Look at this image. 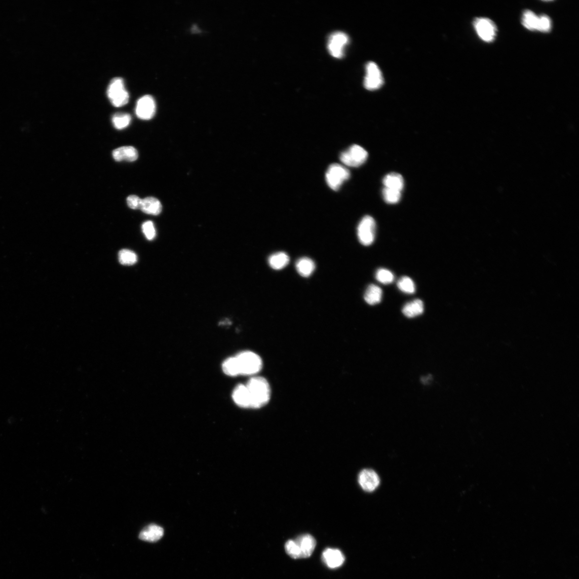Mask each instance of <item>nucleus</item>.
Wrapping results in <instances>:
<instances>
[{
  "mask_svg": "<svg viewBox=\"0 0 579 579\" xmlns=\"http://www.w3.org/2000/svg\"><path fill=\"white\" fill-rule=\"evenodd\" d=\"M164 535V529L157 525H150L146 527L140 533L139 538L142 540L149 542H155Z\"/></svg>",
  "mask_w": 579,
  "mask_h": 579,
  "instance_id": "15",
  "label": "nucleus"
},
{
  "mask_svg": "<svg viewBox=\"0 0 579 579\" xmlns=\"http://www.w3.org/2000/svg\"><path fill=\"white\" fill-rule=\"evenodd\" d=\"M358 482L364 491L372 492L379 486L380 479L377 473L371 469H364L360 472Z\"/></svg>",
  "mask_w": 579,
  "mask_h": 579,
  "instance_id": "11",
  "label": "nucleus"
},
{
  "mask_svg": "<svg viewBox=\"0 0 579 579\" xmlns=\"http://www.w3.org/2000/svg\"><path fill=\"white\" fill-rule=\"evenodd\" d=\"M322 559L331 569L340 567L345 562V556L339 550L327 549L322 553Z\"/></svg>",
  "mask_w": 579,
  "mask_h": 579,
  "instance_id": "14",
  "label": "nucleus"
},
{
  "mask_svg": "<svg viewBox=\"0 0 579 579\" xmlns=\"http://www.w3.org/2000/svg\"><path fill=\"white\" fill-rule=\"evenodd\" d=\"M300 548L301 558H308L312 555L316 546V540L309 534H304L298 537L295 540Z\"/></svg>",
  "mask_w": 579,
  "mask_h": 579,
  "instance_id": "12",
  "label": "nucleus"
},
{
  "mask_svg": "<svg viewBox=\"0 0 579 579\" xmlns=\"http://www.w3.org/2000/svg\"><path fill=\"white\" fill-rule=\"evenodd\" d=\"M348 42V37L345 33L336 32L329 37L328 49L333 57L341 59L344 56L345 49Z\"/></svg>",
  "mask_w": 579,
  "mask_h": 579,
  "instance_id": "7",
  "label": "nucleus"
},
{
  "mask_svg": "<svg viewBox=\"0 0 579 579\" xmlns=\"http://www.w3.org/2000/svg\"><path fill=\"white\" fill-rule=\"evenodd\" d=\"M539 17L531 10H527L523 14L522 23L527 29L537 31Z\"/></svg>",
  "mask_w": 579,
  "mask_h": 579,
  "instance_id": "24",
  "label": "nucleus"
},
{
  "mask_svg": "<svg viewBox=\"0 0 579 579\" xmlns=\"http://www.w3.org/2000/svg\"><path fill=\"white\" fill-rule=\"evenodd\" d=\"M135 112L137 116L142 120H150L155 112V104L154 98L149 95L141 97L137 102Z\"/></svg>",
  "mask_w": 579,
  "mask_h": 579,
  "instance_id": "10",
  "label": "nucleus"
},
{
  "mask_svg": "<svg viewBox=\"0 0 579 579\" xmlns=\"http://www.w3.org/2000/svg\"><path fill=\"white\" fill-rule=\"evenodd\" d=\"M108 96L115 107H122L128 103L129 93L121 78L117 77L112 80L108 88Z\"/></svg>",
  "mask_w": 579,
  "mask_h": 579,
  "instance_id": "3",
  "label": "nucleus"
},
{
  "mask_svg": "<svg viewBox=\"0 0 579 579\" xmlns=\"http://www.w3.org/2000/svg\"><path fill=\"white\" fill-rule=\"evenodd\" d=\"M114 159L117 161H134L138 158V153L136 149L131 146L122 147L115 149L112 153Z\"/></svg>",
  "mask_w": 579,
  "mask_h": 579,
  "instance_id": "16",
  "label": "nucleus"
},
{
  "mask_svg": "<svg viewBox=\"0 0 579 579\" xmlns=\"http://www.w3.org/2000/svg\"><path fill=\"white\" fill-rule=\"evenodd\" d=\"M250 394L251 408H262L270 399L271 389L267 380L261 377H255L249 380L246 385Z\"/></svg>",
  "mask_w": 579,
  "mask_h": 579,
  "instance_id": "1",
  "label": "nucleus"
},
{
  "mask_svg": "<svg viewBox=\"0 0 579 579\" xmlns=\"http://www.w3.org/2000/svg\"><path fill=\"white\" fill-rule=\"evenodd\" d=\"M376 223L370 216H365L360 222L357 228L359 242L364 246L371 245L375 240Z\"/></svg>",
  "mask_w": 579,
  "mask_h": 579,
  "instance_id": "6",
  "label": "nucleus"
},
{
  "mask_svg": "<svg viewBox=\"0 0 579 579\" xmlns=\"http://www.w3.org/2000/svg\"><path fill=\"white\" fill-rule=\"evenodd\" d=\"M385 188L395 190L402 192L404 188V179L401 174L391 173L386 175L383 179Z\"/></svg>",
  "mask_w": 579,
  "mask_h": 579,
  "instance_id": "19",
  "label": "nucleus"
},
{
  "mask_svg": "<svg viewBox=\"0 0 579 579\" xmlns=\"http://www.w3.org/2000/svg\"><path fill=\"white\" fill-rule=\"evenodd\" d=\"M551 27V21L548 16L544 15L539 17L537 31L541 33H549Z\"/></svg>",
  "mask_w": 579,
  "mask_h": 579,
  "instance_id": "31",
  "label": "nucleus"
},
{
  "mask_svg": "<svg viewBox=\"0 0 579 579\" xmlns=\"http://www.w3.org/2000/svg\"><path fill=\"white\" fill-rule=\"evenodd\" d=\"M350 177V172L346 167L339 164L330 165L326 174V182L329 188L339 190L341 186Z\"/></svg>",
  "mask_w": 579,
  "mask_h": 579,
  "instance_id": "4",
  "label": "nucleus"
},
{
  "mask_svg": "<svg viewBox=\"0 0 579 579\" xmlns=\"http://www.w3.org/2000/svg\"><path fill=\"white\" fill-rule=\"evenodd\" d=\"M383 291L379 286L371 284L366 290L364 299L365 302L371 305H374L381 302Z\"/></svg>",
  "mask_w": 579,
  "mask_h": 579,
  "instance_id": "21",
  "label": "nucleus"
},
{
  "mask_svg": "<svg viewBox=\"0 0 579 579\" xmlns=\"http://www.w3.org/2000/svg\"><path fill=\"white\" fill-rule=\"evenodd\" d=\"M383 195L386 202L395 204L399 202L401 198V192L395 190L384 188Z\"/></svg>",
  "mask_w": 579,
  "mask_h": 579,
  "instance_id": "28",
  "label": "nucleus"
},
{
  "mask_svg": "<svg viewBox=\"0 0 579 579\" xmlns=\"http://www.w3.org/2000/svg\"><path fill=\"white\" fill-rule=\"evenodd\" d=\"M383 83L382 73L379 67L375 62H369L366 66L365 88L369 90H377L381 88Z\"/></svg>",
  "mask_w": 579,
  "mask_h": 579,
  "instance_id": "8",
  "label": "nucleus"
},
{
  "mask_svg": "<svg viewBox=\"0 0 579 579\" xmlns=\"http://www.w3.org/2000/svg\"><path fill=\"white\" fill-rule=\"evenodd\" d=\"M131 120V116L126 114H116L112 117V122L115 128L117 129L127 127Z\"/></svg>",
  "mask_w": 579,
  "mask_h": 579,
  "instance_id": "26",
  "label": "nucleus"
},
{
  "mask_svg": "<svg viewBox=\"0 0 579 579\" xmlns=\"http://www.w3.org/2000/svg\"><path fill=\"white\" fill-rule=\"evenodd\" d=\"M376 278L378 281L384 284H390L394 280L393 273L384 269H379L377 271Z\"/></svg>",
  "mask_w": 579,
  "mask_h": 579,
  "instance_id": "29",
  "label": "nucleus"
},
{
  "mask_svg": "<svg viewBox=\"0 0 579 579\" xmlns=\"http://www.w3.org/2000/svg\"><path fill=\"white\" fill-rule=\"evenodd\" d=\"M232 398L238 407L242 408H251L250 396L246 385L239 384L236 386L233 391Z\"/></svg>",
  "mask_w": 579,
  "mask_h": 579,
  "instance_id": "13",
  "label": "nucleus"
},
{
  "mask_svg": "<svg viewBox=\"0 0 579 579\" xmlns=\"http://www.w3.org/2000/svg\"><path fill=\"white\" fill-rule=\"evenodd\" d=\"M424 310L423 302L420 300H415L404 305L402 312L406 316L412 318L423 314Z\"/></svg>",
  "mask_w": 579,
  "mask_h": 579,
  "instance_id": "18",
  "label": "nucleus"
},
{
  "mask_svg": "<svg viewBox=\"0 0 579 579\" xmlns=\"http://www.w3.org/2000/svg\"><path fill=\"white\" fill-rule=\"evenodd\" d=\"M119 261L122 265H133L138 261V257L133 251L128 250H122L119 253Z\"/></svg>",
  "mask_w": 579,
  "mask_h": 579,
  "instance_id": "27",
  "label": "nucleus"
},
{
  "mask_svg": "<svg viewBox=\"0 0 579 579\" xmlns=\"http://www.w3.org/2000/svg\"><path fill=\"white\" fill-rule=\"evenodd\" d=\"M289 262V257L284 252L273 254L269 259L270 266L273 270H281L284 269Z\"/></svg>",
  "mask_w": 579,
  "mask_h": 579,
  "instance_id": "22",
  "label": "nucleus"
},
{
  "mask_svg": "<svg viewBox=\"0 0 579 579\" xmlns=\"http://www.w3.org/2000/svg\"><path fill=\"white\" fill-rule=\"evenodd\" d=\"M285 549L288 555L294 559L301 558V553L294 540H289L285 545Z\"/></svg>",
  "mask_w": 579,
  "mask_h": 579,
  "instance_id": "30",
  "label": "nucleus"
},
{
  "mask_svg": "<svg viewBox=\"0 0 579 579\" xmlns=\"http://www.w3.org/2000/svg\"><path fill=\"white\" fill-rule=\"evenodd\" d=\"M141 201L142 199L136 195H130L127 199L128 207L135 210L140 209Z\"/></svg>",
  "mask_w": 579,
  "mask_h": 579,
  "instance_id": "33",
  "label": "nucleus"
},
{
  "mask_svg": "<svg viewBox=\"0 0 579 579\" xmlns=\"http://www.w3.org/2000/svg\"><path fill=\"white\" fill-rule=\"evenodd\" d=\"M222 369L224 373L228 376L235 377L240 375L239 366L235 357H229L224 360L222 364Z\"/></svg>",
  "mask_w": 579,
  "mask_h": 579,
  "instance_id": "23",
  "label": "nucleus"
},
{
  "mask_svg": "<svg viewBox=\"0 0 579 579\" xmlns=\"http://www.w3.org/2000/svg\"><path fill=\"white\" fill-rule=\"evenodd\" d=\"M235 357L237 360L240 375H254L263 369L262 359L256 353L244 351L236 354Z\"/></svg>",
  "mask_w": 579,
  "mask_h": 579,
  "instance_id": "2",
  "label": "nucleus"
},
{
  "mask_svg": "<svg viewBox=\"0 0 579 579\" xmlns=\"http://www.w3.org/2000/svg\"><path fill=\"white\" fill-rule=\"evenodd\" d=\"M296 267L299 274L304 277H308L312 275L315 269L314 261L309 258L299 259Z\"/></svg>",
  "mask_w": 579,
  "mask_h": 579,
  "instance_id": "20",
  "label": "nucleus"
},
{
  "mask_svg": "<svg viewBox=\"0 0 579 579\" xmlns=\"http://www.w3.org/2000/svg\"><path fill=\"white\" fill-rule=\"evenodd\" d=\"M474 26L480 39L488 42L494 40L497 29L495 23L487 18H478L474 21Z\"/></svg>",
  "mask_w": 579,
  "mask_h": 579,
  "instance_id": "9",
  "label": "nucleus"
},
{
  "mask_svg": "<svg viewBox=\"0 0 579 579\" xmlns=\"http://www.w3.org/2000/svg\"><path fill=\"white\" fill-rule=\"evenodd\" d=\"M397 287L404 293L413 294L416 291V286L413 280L407 276H403L398 280Z\"/></svg>",
  "mask_w": 579,
  "mask_h": 579,
  "instance_id": "25",
  "label": "nucleus"
},
{
  "mask_svg": "<svg viewBox=\"0 0 579 579\" xmlns=\"http://www.w3.org/2000/svg\"><path fill=\"white\" fill-rule=\"evenodd\" d=\"M142 231L149 240H153L156 234L154 223L152 221H147L143 224Z\"/></svg>",
  "mask_w": 579,
  "mask_h": 579,
  "instance_id": "32",
  "label": "nucleus"
},
{
  "mask_svg": "<svg viewBox=\"0 0 579 579\" xmlns=\"http://www.w3.org/2000/svg\"><path fill=\"white\" fill-rule=\"evenodd\" d=\"M368 158V153L365 149L358 145H353L342 153L340 160L342 163L349 167H356L363 165Z\"/></svg>",
  "mask_w": 579,
  "mask_h": 579,
  "instance_id": "5",
  "label": "nucleus"
},
{
  "mask_svg": "<svg viewBox=\"0 0 579 579\" xmlns=\"http://www.w3.org/2000/svg\"><path fill=\"white\" fill-rule=\"evenodd\" d=\"M140 209L147 214L158 215L162 211V205L156 198L148 197L142 199Z\"/></svg>",
  "mask_w": 579,
  "mask_h": 579,
  "instance_id": "17",
  "label": "nucleus"
}]
</instances>
